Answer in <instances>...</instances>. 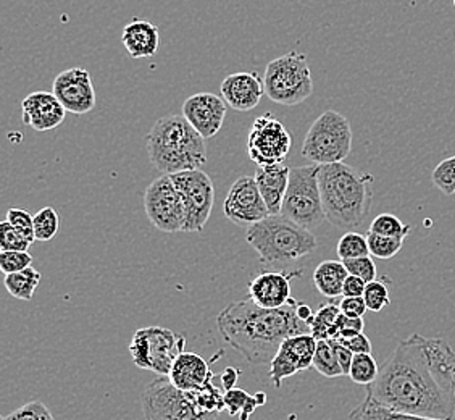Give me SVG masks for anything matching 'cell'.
<instances>
[{
  "label": "cell",
  "mask_w": 455,
  "mask_h": 420,
  "mask_svg": "<svg viewBox=\"0 0 455 420\" xmlns=\"http://www.w3.org/2000/svg\"><path fill=\"white\" fill-rule=\"evenodd\" d=\"M378 404L431 419L455 414V350L443 338L411 335L399 343L367 386Z\"/></svg>",
  "instance_id": "6da1fadb"
},
{
  "label": "cell",
  "mask_w": 455,
  "mask_h": 420,
  "mask_svg": "<svg viewBox=\"0 0 455 420\" xmlns=\"http://www.w3.org/2000/svg\"><path fill=\"white\" fill-rule=\"evenodd\" d=\"M298 304L291 298L286 306L265 309L252 299L237 301L220 312L217 327L223 340L241 352L249 364H270L286 338L310 333L308 325L296 314Z\"/></svg>",
  "instance_id": "7a4b0ae2"
},
{
  "label": "cell",
  "mask_w": 455,
  "mask_h": 420,
  "mask_svg": "<svg viewBox=\"0 0 455 420\" xmlns=\"http://www.w3.org/2000/svg\"><path fill=\"white\" fill-rule=\"evenodd\" d=\"M318 182L326 220L347 231L362 227L371 210L375 178L338 162L320 166Z\"/></svg>",
  "instance_id": "3957f363"
},
{
  "label": "cell",
  "mask_w": 455,
  "mask_h": 420,
  "mask_svg": "<svg viewBox=\"0 0 455 420\" xmlns=\"http://www.w3.org/2000/svg\"><path fill=\"white\" fill-rule=\"evenodd\" d=\"M150 164L164 175L199 170L207 162L205 140L181 115H168L156 122L148 134Z\"/></svg>",
  "instance_id": "277c9868"
},
{
  "label": "cell",
  "mask_w": 455,
  "mask_h": 420,
  "mask_svg": "<svg viewBox=\"0 0 455 420\" xmlns=\"http://www.w3.org/2000/svg\"><path fill=\"white\" fill-rule=\"evenodd\" d=\"M247 243L254 247L262 263H289L312 254L318 246L315 235L283 217L268 215L247 228Z\"/></svg>",
  "instance_id": "5b68a950"
},
{
  "label": "cell",
  "mask_w": 455,
  "mask_h": 420,
  "mask_svg": "<svg viewBox=\"0 0 455 420\" xmlns=\"http://www.w3.org/2000/svg\"><path fill=\"white\" fill-rule=\"evenodd\" d=\"M263 86L267 97L276 104L292 107L306 102L314 93L306 53L289 52L270 61L265 69Z\"/></svg>",
  "instance_id": "8992f818"
},
{
  "label": "cell",
  "mask_w": 455,
  "mask_h": 420,
  "mask_svg": "<svg viewBox=\"0 0 455 420\" xmlns=\"http://www.w3.org/2000/svg\"><path fill=\"white\" fill-rule=\"evenodd\" d=\"M142 414L146 420H215L202 408L197 392L176 388L168 376H160L146 386L142 398Z\"/></svg>",
  "instance_id": "52a82bcc"
},
{
  "label": "cell",
  "mask_w": 455,
  "mask_h": 420,
  "mask_svg": "<svg viewBox=\"0 0 455 420\" xmlns=\"http://www.w3.org/2000/svg\"><path fill=\"white\" fill-rule=\"evenodd\" d=\"M320 166L291 168L288 191L283 201L281 215L306 230H315L326 220L318 182Z\"/></svg>",
  "instance_id": "ba28073f"
},
{
  "label": "cell",
  "mask_w": 455,
  "mask_h": 420,
  "mask_svg": "<svg viewBox=\"0 0 455 420\" xmlns=\"http://www.w3.org/2000/svg\"><path fill=\"white\" fill-rule=\"evenodd\" d=\"M352 150V128L344 115L326 110L312 123L302 144V156L315 166L344 162Z\"/></svg>",
  "instance_id": "9c48e42d"
},
{
  "label": "cell",
  "mask_w": 455,
  "mask_h": 420,
  "mask_svg": "<svg viewBox=\"0 0 455 420\" xmlns=\"http://www.w3.org/2000/svg\"><path fill=\"white\" fill-rule=\"evenodd\" d=\"M184 346L183 335H176L164 327H146L132 335L130 354L132 362L142 370L168 376Z\"/></svg>",
  "instance_id": "30bf717a"
},
{
  "label": "cell",
  "mask_w": 455,
  "mask_h": 420,
  "mask_svg": "<svg viewBox=\"0 0 455 420\" xmlns=\"http://www.w3.org/2000/svg\"><path fill=\"white\" fill-rule=\"evenodd\" d=\"M172 176L183 199L186 223L183 233H201L211 219L215 204V188L204 170H188Z\"/></svg>",
  "instance_id": "8fae6325"
},
{
  "label": "cell",
  "mask_w": 455,
  "mask_h": 420,
  "mask_svg": "<svg viewBox=\"0 0 455 420\" xmlns=\"http://www.w3.org/2000/svg\"><path fill=\"white\" fill-rule=\"evenodd\" d=\"M291 146V133L278 118H275V115L267 112L255 118L247 138V152L257 166L284 164Z\"/></svg>",
  "instance_id": "7c38bea8"
},
{
  "label": "cell",
  "mask_w": 455,
  "mask_h": 420,
  "mask_svg": "<svg viewBox=\"0 0 455 420\" xmlns=\"http://www.w3.org/2000/svg\"><path fill=\"white\" fill-rule=\"evenodd\" d=\"M144 209L150 223L160 231L183 233L186 210L172 176L162 175L148 186L144 193Z\"/></svg>",
  "instance_id": "4fadbf2b"
},
{
  "label": "cell",
  "mask_w": 455,
  "mask_h": 420,
  "mask_svg": "<svg viewBox=\"0 0 455 420\" xmlns=\"http://www.w3.org/2000/svg\"><path fill=\"white\" fill-rule=\"evenodd\" d=\"M316 343L318 340L312 333L292 335L281 343L280 350L270 362L268 374L275 388H281L289 376L314 368Z\"/></svg>",
  "instance_id": "5bb4252c"
},
{
  "label": "cell",
  "mask_w": 455,
  "mask_h": 420,
  "mask_svg": "<svg viewBox=\"0 0 455 420\" xmlns=\"http://www.w3.org/2000/svg\"><path fill=\"white\" fill-rule=\"evenodd\" d=\"M225 215L239 227H252L270 215L254 176H239L225 199Z\"/></svg>",
  "instance_id": "9a60e30c"
},
{
  "label": "cell",
  "mask_w": 455,
  "mask_h": 420,
  "mask_svg": "<svg viewBox=\"0 0 455 420\" xmlns=\"http://www.w3.org/2000/svg\"><path fill=\"white\" fill-rule=\"evenodd\" d=\"M52 93L70 114H89L96 107V89L86 69L73 67L59 73L53 79Z\"/></svg>",
  "instance_id": "2e32d148"
},
{
  "label": "cell",
  "mask_w": 455,
  "mask_h": 420,
  "mask_svg": "<svg viewBox=\"0 0 455 420\" xmlns=\"http://www.w3.org/2000/svg\"><path fill=\"white\" fill-rule=\"evenodd\" d=\"M183 117L191 123L194 130L201 134L204 140L213 138L223 128L227 117V102L225 99L212 93H199L186 99L183 104Z\"/></svg>",
  "instance_id": "e0dca14e"
},
{
  "label": "cell",
  "mask_w": 455,
  "mask_h": 420,
  "mask_svg": "<svg viewBox=\"0 0 455 420\" xmlns=\"http://www.w3.org/2000/svg\"><path fill=\"white\" fill-rule=\"evenodd\" d=\"M65 107L53 93L36 91L23 99L21 115L23 122L35 132L44 133L55 130L65 122Z\"/></svg>",
  "instance_id": "ac0fdd59"
},
{
  "label": "cell",
  "mask_w": 455,
  "mask_h": 420,
  "mask_svg": "<svg viewBox=\"0 0 455 420\" xmlns=\"http://www.w3.org/2000/svg\"><path fill=\"white\" fill-rule=\"evenodd\" d=\"M300 277V271H263L249 283V298L257 306L278 309L291 299V280Z\"/></svg>",
  "instance_id": "d6986e66"
},
{
  "label": "cell",
  "mask_w": 455,
  "mask_h": 420,
  "mask_svg": "<svg viewBox=\"0 0 455 420\" xmlns=\"http://www.w3.org/2000/svg\"><path fill=\"white\" fill-rule=\"evenodd\" d=\"M220 93L231 109L237 112H249L260 102L265 94V86L257 73L239 71L223 79Z\"/></svg>",
  "instance_id": "ffe728a7"
},
{
  "label": "cell",
  "mask_w": 455,
  "mask_h": 420,
  "mask_svg": "<svg viewBox=\"0 0 455 420\" xmlns=\"http://www.w3.org/2000/svg\"><path fill=\"white\" fill-rule=\"evenodd\" d=\"M291 168L281 166H259L255 172V182L260 190L263 201L268 207L270 215H280L284 196L288 191Z\"/></svg>",
  "instance_id": "44dd1931"
},
{
  "label": "cell",
  "mask_w": 455,
  "mask_h": 420,
  "mask_svg": "<svg viewBox=\"0 0 455 420\" xmlns=\"http://www.w3.org/2000/svg\"><path fill=\"white\" fill-rule=\"evenodd\" d=\"M211 368H209L207 360L196 352L183 351L175 360L173 368L168 374V378L176 388H180L183 392H193V390L201 388L211 378Z\"/></svg>",
  "instance_id": "7402d4cb"
},
{
  "label": "cell",
  "mask_w": 455,
  "mask_h": 420,
  "mask_svg": "<svg viewBox=\"0 0 455 420\" xmlns=\"http://www.w3.org/2000/svg\"><path fill=\"white\" fill-rule=\"evenodd\" d=\"M123 45L132 59H148L158 52V28L146 20H132L123 28Z\"/></svg>",
  "instance_id": "603a6c76"
},
{
  "label": "cell",
  "mask_w": 455,
  "mask_h": 420,
  "mask_svg": "<svg viewBox=\"0 0 455 420\" xmlns=\"http://www.w3.org/2000/svg\"><path fill=\"white\" fill-rule=\"evenodd\" d=\"M347 277L349 271L342 261H324L314 271V283L324 298H339Z\"/></svg>",
  "instance_id": "cb8c5ba5"
},
{
  "label": "cell",
  "mask_w": 455,
  "mask_h": 420,
  "mask_svg": "<svg viewBox=\"0 0 455 420\" xmlns=\"http://www.w3.org/2000/svg\"><path fill=\"white\" fill-rule=\"evenodd\" d=\"M349 420H443L407 414V412L395 411L385 408L371 398H365L362 403L350 412Z\"/></svg>",
  "instance_id": "d4e9b609"
},
{
  "label": "cell",
  "mask_w": 455,
  "mask_h": 420,
  "mask_svg": "<svg viewBox=\"0 0 455 420\" xmlns=\"http://www.w3.org/2000/svg\"><path fill=\"white\" fill-rule=\"evenodd\" d=\"M41 273L36 271L33 265H29L25 271L5 275V288L9 291L10 296L15 299L31 301L41 283Z\"/></svg>",
  "instance_id": "484cf974"
},
{
  "label": "cell",
  "mask_w": 455,
  "mask_h": 420,
  "mask_svg": "<svg viewBox=\"0 0 455 420\" xmlns=\"http://www.w3.org/2000/svg\"><path fill=\"white\" fill-rule=\"evenodd\" d=\"M225 406H227V411L231 417H236L239 416L241 420H249L251 416L254 414L255 409L259 406H262V403L259 401L257 394L247 393L243 388H231L225 392Z\"/></svg>",
  "instance_id": "4316f807"
},
{
  "label": "cell",
  "mask_w": 455,
  "mask_h": 420,
  "mask_svg": "<svg viewBox=\"0 0 455 420\" xmlns=\"http://www.w3.org/2000/svg\"><path fill=\"white\" fill-rule=\"evenodd\" d=\"M339 315H341V307L336 306L333 303L322 304L307 325L316 340H331L334 325Z\"/></svg>",
  "instance_id": "83f0119b"
},
{
  "label": "cell",
  "mask_w": 455,
  "mask_h": 420,
  "mask_svg": "<svg viewBox=\"0 0 455 420\" xmlns=\"http://www.w3.org/2000/svg\"><path fill=\"white\" fill-rule=\"evenodd\" d=\"M314 368H316L318 374H322L326 378H336V376H344L331 340H318V343H316Z\"/></svg>",
  "instance_id": "f1b7e54d"
},
{
  "label": "cell",
  "mask_w": 455,
  "mask_h": 420,
  "mask_svg": "<svg viewBox=\"0 0 455 420\" xmlns=\"http://www.w3.org/2000/svg\"><path fill=\"white\" fill-rule=\"evenodd\" d=\"M378 374H379L378 362L371 356V352H367V354H355L354 356L347 376L357 385L368 386L377 380Z\"/></svg>",
  "instance_id": "f546056e"
},
{
  "label": "cell",
  "mask_w": 455,
  "mask_h": 420,
  "mask_svg": "<svg viewBox=\"0 0 455 420\" xmlns=\"http://www.w3.org/2000/svg\"><path fill=\"white\" fill-rule=\"evenodd\" d=\"M60 219L52 207H44L35 215L36 241H51L59 235Z\"/></svg>",
  "instance_id": "4dcf8cb0"
},
{
  "label": "cell",
  "mask_w": 455,
  "mask_h": 420,
  "mask_svg": "<svg viewBox=\"0 0 455 420\" xmlns=\"http://www.w3.org/2000/svg\"><path fill=\"white\" fill-rule=\"evenodd\" d=\"M368 231L377 233V235H383V237L405 239V238L409 237V233H411V227L405 225L403 220L395 217L393 214H381V215H378L377 219L371 222Z\"/></svg>",
  "instance_id": "1f68e13d"
},
{
  "label": "cell",
  "mask_w": 455,
  "mask_h": 420,
  "mask_svg": "<svg viewBox=\"0 0 455 420\" xmlns=\"http://www.w3.org/2000/svg\"><path fill=\"white\" fill-rule=\"evenodd\" d=\"M368 249L370 255L378 257V259H393L401 249H403V239L401 238L383 237L368 231L367 235Z\"/></svg>",
  "instance_id": "d6a6232c"
},
{
  "label": "cell",
  "mask_w": 455,
  "mask_h": 420,
  "mask_svg": "<svg viewBox=\"0 0 455 420\" xmlns=\"http://www.w3.org/2000/svg\"><path fill=\"white\" fill-rule=\"evenodd\" d=\"M336 253H338V257L341 259L342 262L349 261V259H357V257H362V255L370 254L367 237L360 235L357 231L346 233L339 239L338 247H336Z\"/></svg>",
  "instance_id": "836d02e7"
},
{
  "label": "cell",
  "mask_w": 455,
  "mask_h": 420,
  "mask_svg": "<svg viewBox=\"0 0 455 420\" xmlns=\"http://www.w3.org/2000/svg\"><path fill=\"white\" fill-rule=\"evenodd\" d=\"M433 184L446 196L455 194V156L439 162L431 175Z\"/></svg>",
  "instance_id": "e575fe53"
},
{
  "label": "cell",
  "mask_w": 455,
  "mask_h": 420,
  "mask_svg": "<svg viewBox=\"0 0 455 420\" xmlns=\"http://www.w3.org/2000/svg\"><path fill=\"white\" fill-rule=\"evenodd\" d=\"M363 299H365L368 311H371V312H381L386 306L391 304L387 285L381 280H373L367 283Z\"/></svg>",
  "instance_id": "d590c367"
},
{
  "label": "cell",
  "mask_w": 455,
  "mask_h": 420,
  "mask_svg": "<svg viewBox=\"0 0 455 420\" xmlns=\"http://www.w3.org/2000/svg\"><path fill=\"white\" fill-rule=\"evenodd\" d=\"M33 245L29 239L23 237L13 228L9 220L0 223V249L2 251H28Z\"/></svg>",
  "instance_id": "8d00e7d4"
},
{
  "label": "cell",
  "mask_w": 455,
  "mask_h": 420,
  "mask_svg": "<svg viewBox=\"0 0 455 420\" xmlns=\"http://www.w3.org/2000/svg\"><path fill=\"white\" fill-rule=\"evenodd\" d=\"M33 265V255L28 251H2L0 253V269L9 275L15 271H21Z\"/></svg>",
  "instance_id": "74e56055"
},
{
  "label": "cell",
  "mask_w": 455,
  "mask_h": 420,
  "mask_svg": "<svg viewBox=\"0 0 455 420\" xmlns=\"http://www.w3.org/2000/svg\"><path fill=\"white\" fill-rule=\"evenodd\" d=\"M7 220L23 237L35 243V215H31L28 210L12 207L7 212Z\"/></svg>",
  "instance_id": "f35d334b"
},
{
  "label": "cell",
  "mask_w": 455,
  "mask_h": 420,
  "mask_svg": "<svg viewBox=\"0 0 455 420\" xmlns=\"http://www.w3.org/2000/svg\"><path fill=\"white\" fill-rule=\"evenodd\" d=\"M346 269L349 271V275H355L362 280L370 281L377 280L378 269L377 263L371 259V255H362L357 259H349V261H344Z\"/></svg>",
  "instance_id": "ab89813d"
},
{
  "label": "cell",
  "mask_w": 455,
  "mask_h": 420,
  "mask_svg": "<svg viewBox=\"0 0 455 420\" xmlns=\"http://www.w3.org/2000/svg\"><path fill=\"white\" fill-rule=\"evenodd\" d=\"M363 317H349V315H341L338 317L336 325H334L333 336L331 340H338V338H352L355 335L363 333Z\"/></svg>",
  "instance_id": "60d3db41"
},
{
  "label": "cell",
  "mask_w": 455,
  "mask_h": 420,
  "mask_svg": "<svg viewBox=\"0 0 455 420\" xmlns=\"http://www.w3.org/2000/svg\"><path fill=\"white\" fill-rule=\"evenodd\" d=\"M49 409L41 401H31V403L21 406L17 411L5 416L2 420H43Z\"/></svg>",
  "instance_id": "b9f144b4"
},
{
  "label": "cell",
  "mask_w": 455,
  "mask_h": 420,
  "mask_svg": "<svg viewBox=\"0 0 455 420\" xmlns=\"http://www.w3.org/2000/svg\"><path fill=\"white\" fill-rule=\"evenodd\" d=\"M339 307H341L342 314L349 315V317H363L368 311L363 296H359V298H346V296H342Z\"/></svg>",
  "instance_id": "7bdbcfd3"
},
{
  "label": "cell",
  "mask_w": 455,
  "mask_h": 420,
  "mask_svg": "<svg viewBox=\"0 0 455 420\" xmlns=\"http://www.w3.org/2000/svg\"><path fill=\"white\" fill-rule=\"evenodd\" d=\"M338 340H339L346 348H349L354 354H367V352H371V342L368 340V336L365 333H360V335H355V336H352V338H338Z\"/></svg>",
  "instance_id": "ee69618b"
},
{
  "label": "cell",
  "mask_w": 455,
  "mask_h": 420,
  "mask_svg": "<svg viewBox=\"0 0 455 420\" xmlns=\"http://www.w3.org/2000/svg\"><path fill=\"white\" fill-rule=\"evenodd\" d=\"M367 288V281L362 280L355 275H349L346 281H344V287H342V296L346 298H359L363 296Z\"/></svg>",
  "instance_id": "f6af8a7d"
},
{
  "label": "cell",
  "mask_w": 455,
  "mask_h": 420,
  "mask_svg": "<svg viewBox=\"0 0 455 420\" xmlns=\"http://www.w3.org/2000/svg\"><path fill=\"white\" fill-rule=\"evenodd\" d=\"M331 343H333L334 351L338 354V359H339V364H341L344 376H349L350 364H352V359H354L355 354L349 348H346L339 340H331Z\"/></svg>",
  "instance_id": "bcb514c9"
},
{
  "label": "cell",
  "mask_w": 455,
  "mask_h": 420,
  "mask_svg": "<svg viewBox=\"0 0 455 420\" xmlns=\"http://www.w3.org/2000/svg\"><path fill=\"white\" fill-rule=\"evenodd\" d=\"M221 386H223V390L227 392V390H231V388H235L236 386L237 378H239V370L236 368H227L223 370V374H221Z\"/></svg>",
  "instance_id": "7dc6e473"
},
{
  "label": "cell",
  "mask_w": 455,
  "mask_h": 420,
  "mask_svg": "<svg viewBox=\"0 0 455 420\" xmlns=\"http://www.w3.org/2000/svg\"><path fill=\"white\" fill-rule=\"evenodd\" d=\"M296 314L302 322L308 324V320L314 317V311L310 309V306H307L304 303H299L298 309H296Z\"/></svg>",
  "instance_id": "c3c4849f"
},
{
  "label": "cell",
  "mask_w": 455,
  "mask_h": 420,
  "mask_svg": "<svg viewBox=\"0 0 455 420\" xmlns=\"http://www.w3.org/2000/svg\"><path fill=\"white\" fill-rule=\"evenodd\" d=\"M43 420H55V419H53L52 414H51V411H49V412H47V414H45L44 419H43Z\"/></svg>",
  "instance_id": "681fc988"
},
{
  "label": "cell",
  "mask_w": 455,
  "mask_h": 420,
  "mask_svg": "<svg viewBox=\"0 0 455 420\" xmlns=\"http://www.w3.org/2000/svg\"><path fill=\"white\" fill-rule=\"evenodd\" d=\"M452 4H454V7H455V0H452Z\"/></svg>",
  "instance_id": "f907efd6"
}]
</instances>
